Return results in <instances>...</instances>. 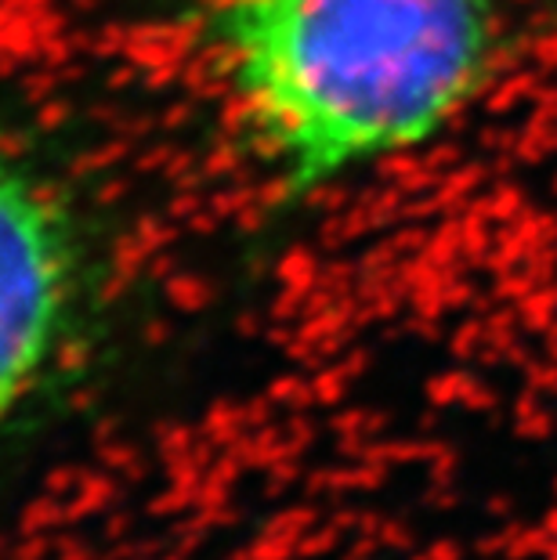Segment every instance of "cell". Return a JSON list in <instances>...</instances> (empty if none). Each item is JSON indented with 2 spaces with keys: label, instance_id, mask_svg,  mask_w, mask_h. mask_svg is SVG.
<instances>
[{
  "label": "cell",
  "instance_id": "obj_2",
  "mask_svg": "<svg viewBox=\"0 0 557 560\" xmlns=\"http://www.w3.org/2000/svg\"><path fill=\"white\" fill-rule=\"evenodd\" d=\"M102 285L105 240L88 202L0 135V420L73 359Z\"/></svg>",
  "mask_w": 557,
  "mask_h": 560
},
{
  "label": "cell",
  "instance_id": "obj_1",
  "mask_svg": "<svg viewBox=\"0 0 557 560\" xmlns=\"http://www.w3.org/2000/svg\"><path fill=\"white\" fill-rule=\"evenodd\" d=\"M185 22L271 199L301 210L464 124L518 0H188Z\"/></svg>",
  "mask_w": 557,
  "mask_h": 560
}]
</instances>
